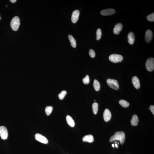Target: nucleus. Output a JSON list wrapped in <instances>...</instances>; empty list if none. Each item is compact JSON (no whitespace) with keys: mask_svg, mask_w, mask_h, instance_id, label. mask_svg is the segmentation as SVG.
I'll use <instances>...</instances> for the list:
<instances>
[{"mask_svg":"<svg viewBox=\"0 0 154 154\" xmlns=\"http://www.w3.org/2000/svg\"><path fill=\"white\" fill-rule=\"evenodd\" d=\"M67 93L66 91H62L58 95L59 98L60 100H62L65 97Z\"/></svg>","mask_w":154,"mask_h":154,"instance_id":"obj_24","label":"nucleus"},{"mask_svg":"<svg viewBox=\"0 0 154 154\" xmlns=\"http://www.w3.org/2000/svg\"><path fill=\"white\" fill-rule=\"evenodd\" d=\"M153 37V33L151 31L149 30H147L146 32L145 35V39L147 43H149L151 41Z\"/></svg>","mask_w":154,"mask_h":154,"instance_id":"obj_11","label":"nucleus"},{"mask_svg":"<svg viewBox=\"0 0 154 154\" xmlns=\"http://www.w3.org/2000/svg\"><path fill=\"white\" fill-rule=\"evenodd\" d=\"M107 82L109 86L112 89L117 90L119 88V85L116 80L109 78L107 80Z\"/></svg>","mask_w":154,"mask_h":154,"instance_id":"obj_4","label":"nucleus"},{"mask_svg":"<svg viewBox=\"0 0 154 154\" xmlns=\"http://www.w3.org/2000/svg\"><path fill=\"white\" fill-rule=\"evenodd\" d=\"M35 139L37 140L42 143L47 144L48 142V139L44 136L39 134H36L35 135Z\"/></svg>","mask_w":154,"mask_h":154,"instance_id":"obj_7","label":"nucleus"},{"mask_svg":"<svg viewBox=\"0 0 154 154\" xmlns=\"http://www.w3.org/2000/svg\"><path fill=\"white\" fill-rule=\"evenodd\" d=\"M68 38L72 47L74 48L76 47V42L74 38L73 37V36L70 35H69Z\"/></svg>","mask_w":154,"mask_h":154,"instance_id":"obj_18","label":"nucleus"},{"mask_svg":"<svg viewBox=\"0 0 154 154\" xmlns=\"http://www.w3.org/2000/svg\"><path fill=\"white\" fill-rule=\"evenodd\" d=\"M89 55L91 58H93L95 56V51L92 49H90L89 51Z\"/></svg>","mask_w":154,"mask_h":154,"instance_id":"obj_27","label":"nucleus"},{"mask_svg":"<svg viewBox=\"0 0 154 154\" xmlns=\"http://www.w3.org/2000/svg\"><path fill=\"white\" fill-rule=\"evenodd\" d=\"M135 36L134 34L132 32H131L128 33V42L131 45L134 44L135 41Z\"/></svg>","mask_w":154,"mask_h":154,"instance_id":"obj_14","label":"nucleus"},{"mask_svg":"<svg viewBox=\"0 0 154 154\" xmlns=\"http://www.w3.org/2000/svg\"><path fill=\"white\" fill-rule=\"evenodd\" d=\"M112 146H113L114 147H115L114 145V144H112Z\"/></svg>","mask_w":154,"mask_h":154,"instance_id":"obj_31","label":"nucleus"},{"mask_svg":"<svg viewBox=\"0 0 154 154\" xmlns=\"http://www.w3.org/2000/svg\"><path fill=\"white\" fill-rule=\"evenodd\" d=\"M115 12V11L114 9L108 8L102 10L101 11L100 13L102 15L108 16L113 15Z\"/></svg>","mask_w":154,"mask_h":154,"instance_id":"obj_8","label":"nucleus"},{"mask_svg":"<svg viewBox=\"0 0 154 154\" xmlns=\"http://www.w3.org/2000/svg\"><path fill=\"white\" fill-rule=\"evenodd\" d=\"M83 82L85 84H89L90 82V79L89 75H86L83 79Z\"/></svg>","mask_w":154,"mask_h":154,"instance_id":"obj_26","label":"nucleus"},{"mask_svg":"<svg viewBox=\"0 0 154 154\" xmlns=\"http://www.w3.org/2000/svg\"><path fill=\"white\" fill-rule=\"evenodd\" d=\"M115 146H116V147H118V146L117 145V144H115Z\"/></svg>","mask_w":154,"mask_h":154,"instance_id":"obj_30","label":"nucleus"},{"mask_svg":"<svg viewBox=\"0 0 154 154\" xmlns=\"http://www.w3.org/2000/svg\"><path fill=\"white\" fill-rule=\"evenodd\" d=\"M79 11L78 10H75L72 13L71 21L73 23H75L77 21L79 18Z\"/></svg>","mask_w":154,"mask_h":154,"instance_id":"obj_9","label":"nucleus"},{"mask_svg":"<svg viewBox=\"0 0 154 154\" xmlns=\"http://www.w3.org/2000/svg\"><path fill=\"white\" fill-rule=\"evenodd\" d=\"M125 139V135L124 133L122 131H117L115 133L114 135L111 136L110 139V142H111L115 140H119L120 143L123 144Z\"/></svg>","mask_w":154,"mask_h":154,"instance_id":"obj_1","label":"nucleus"},{"mask_svg":"<svg viewBox=\"0 0 154 154\" xmlns=\"http://www.w3.org/2000/svg\"></svg>","mask_w":154,"mask_h":154,"instance_id":"obj_32","label":"nucleus"},{"mask_svg":"<svg viewBox=\"0 0 154 154\" xmlns=\"http://www.w3.org/2000/svg\"><path fill=\"white\" fill-rule=\"evenodd\" d=\"M53 109V107L52 106H48L46 107L45 110L46 115L47 116L50 115Z\"/></svg>","mask_w":154,"mask_h":154,"instance_id":"obj_22","label":"nucleus"},{"mask_svg":"<svg viewBox=\"0 0 154 154\" xmlns=\"http://www.w3.org/2000/svg\"><path fill=\"white\" fill-rule=\"evenodd\" d=\"M150 109L152 114L154 115V106L153 105H151L150 106Z\"/></svg>","mask_w":154,"mask_h":154,"instance_id":"obj_28","label":"nucleus"},{"mask_svg":"<svg viewBox=\"0 0 154 154\" xmlns=\"http://www.w3.org/2000/svg\"><path fill=\"white\" fill-rule=\"evenodd\" d=\"M93 86L94 90L96 91H99L100 89V86L99 82L97 80H94V81Z\"/></svg>","mask_w":154,"mask_h":154,"instance_id":"obj_19","label":"nucleus"},{"mask_svg":"<svg viewBox=\"0 0 154 154\" xmlns=\"http://www.w3.org/2000/svg\"><path fill=\"white\" fill-rule=\"evenodd\" d=\"M146 18L147 20L150 22L154 21V13L150 14L147 16Z\"/></svg>","mask_w":154,"mask_h":154,"instance_id":"obj_25","label":"nucleus"},{"mask_svg":"<svg viewBox=\"0 0 154 154\" xmlns=\"http://www.w3.org/2000/svg\"><path fill=\"white\" fill-rule=\"evenodd\" d=\"M119 103L122 107L124 108H127L129 106V103L127 101L123 100H121L119 101Z\"/></svg>","mask_w":154,"mask_h":154,"instance_id":"obj_21","label":"nucleus"},{"mask_svg":"<svg viewBox=\"0 0 154 154\" xmlns=\"http://www.w3.org/2000/svg\"><path fill=\"white\" fill-rule=\"evenodd\" d=\"M146 68L148 71L151 72L154 69V59L151 57L147 59L145 64Z\"/></svg>","mask_w":154,"mask_h":154,"instance_id":"obj_5","label":"nucleus"},{"mask_svg":"<svg viewBox=\"0 0 154 154\" xmlns=\"http://www.w3.org/2000/svg\"><path fill=\"white\" fill-rule=\"evenodd\" d=\"M67 123L71 127H73L75 126L74 121L71 117L69 115H67L66 117Z\"/></svg>","mask_w":154,"mask_h":154,"instance_id":"obj_16","label":"nucleus"},{"mask_svg":"<svg viewBox=\"0 0 154 154\" xmlns=\"http://www.w3.org/2000/svg\"><path fill=\"white\" fill-rule=\"evenodd\" d=\"M139 120L137 116L136 115H133L132 119L131 121V124L133 126H137Z\"/></svg>","mask_w":154,"mask_h":154,"instance_id":"obj_17","label":"nucleus"},{"mask_svg":"<svg viewBox=\"0 0 154 154\" xmlns=\"http://www.w3.org/2000/svg\"><path fill=\"white\" fill-rule=\"evenodd\" d=\"M97 35V40H99L100 39L101 37L102 36V31L100 28L98 29L96 32Z\"/></svg>","mask_w":154,"mask_h":154,"instance_id":"obj_23","label":"nucleus"},{"mask_svg":"<svg viewBox=\"0 0 154 154\" xmlns=\"http://www.w3.org/2000/svg\"><path fill=\"white\" fill-rule=\"evenodd\" d=\"M98 104L97 102H94L92 105V108L93 113L94 115L97 114L98 110Z\"/></svg>","mask_w":154,"mask_h":154,"instance_id":"obj_20","label":"nucleus"},{"mask_svg":"<svg viewBox=\"0 0 154 154\" xmlns=\"http://www.w3.org/2000/svg\"><path fill=\"white\" fill-rule=\"evenodd\" d=\"M109 59L111 62L117 63L121 62L123 60V57L120 54H113L110 55Z\"/></svg>","mask_w":154,"mask_h":154,"instance_id":"obj_3","label":"nucleus"},{"mask_svg":"<svg viewBox=\"0 0 154 154\" xmlns=\"http://www.w3.org/2000/svg\"><path fill=\"white\" fill-rule=\"evenodd\" d=\"M10 1L11 3H15L16 1V0H10Z\"/></svg>","mask_w":154,"mask_h":154,"instance_id":"obj_29","label":"nucleus"},{"mask_svg":"<svg viewBox=\"0 0 154 154\" xmlns=\"http://www.w3.org/2000/svg\"><path fill=\"white\" fill-rule=\"evenodd\" d=\"M123 25L122 24L119 23L115 26L113 29V32L115 34H118L119 33L123 28Z\"/></svg>","mask_w":154,"mask_h":154,"instance_id":"obj_13","label":"nucleus"},{"mask_svg":"<svg viewBox=\"0 0 154 154\" xmlns=\"http://www.w3.org/2000/svg\"><path fill=\"white\" fill-rule=\"evenodd\" d=\"M83 142H88L89 143H92L93 142L94 139L93 137L91 135H88L85 136L83 137Z\"/></svg>","mask_w":154,"mask_h":154,"instance_id":"obj_15","label":"nucleus"},{"mask_svg":"<svg viewBox=\"0 0 154 154\" xmlns=\"http://www.w3.org/2000/svg\"><path fill=\"white\" fill-rule=\"evenodd\" d=\"M133 85L136 89H139L140 87V83L139 78L137 77L134 76L132 79Z\"/></svg>","mask_w":154,"mask_h":154,"instance_id":"obj_12","label":"nucleus"},{"mask_svg":"<svg viewBox=\"0 0 154 154\" xmlns=\"http://www.w3.org/2000/svg\"><path fill=\"white\" fill-rule=\"evenodd\" d=\"M111 116V114L110 110L108 109H106L103 113V118L105 121L106 122L109 121Z\"/></svg>","mask_w":154,"mask_h":154,"instance_id":"obj_10","label":"nucleus"},{"mask_svg":"<svg viewBox=\"0 0 154 154\" xmlns=\"http://www.w3.org/2000/svg\"><path fill=\"white\" fill-rule=\"evenodd\" d=\"M0 136L4 140L7 139L8 136V132L7 128L4 126H0Z\"/></svg>","mask_w":154,"mask_h":154,"instance_id":"obj_6","label":"nucleus"},{"mask_svg":"<svg viewBox=\"0 0 154 154\" xmlns=\"http://www.w3.org/2000/svg\"><path fill=\"white\" fill-rule=\"evenodd\" d=\"M20 24V20L19 17L17 16H15L11 20L10 26L12 30L14 31H16L18 30Z\"/></svg>","mask_w":154,"mask_h":154,"instance_id":"obj_2","label":"nucleus"}]
</instances>
